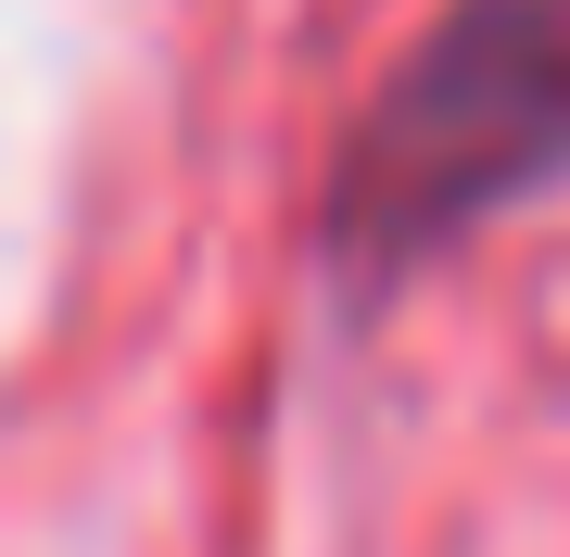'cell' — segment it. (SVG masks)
<instances>
[{
	"mask_svg": "<svg viewBox=\"0 0 570 557\" xmlns=\"http://www.w3.org/2000/svg\"><path fill=\"white\" fill-rule=\"evenodd\" d=\"M570 178V0H444L355 102L317 190L330 291L381 305Z\"/></svg>",
	"mask_w": 570,
	"mask_h": 557,
	"instance_id": "1",
	"label": "cell"
}]
</instances>
